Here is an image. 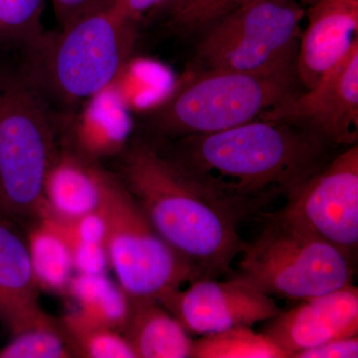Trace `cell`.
I'll return each instance as SVG.
<instances>
[{
  "mask_svg": "<svg viewBox=\"0 0 358 358\" xmlns=\"http://www.w3.org/2000/svg\"><path fill=\"white\" fill-rule=\"evenodd\" d=\"M155 143L238 223L262 217L277 200L286 201L331 162L336 147L308 129L261 120Z\"/></svg>",
  "mask_w": 358,
  "mask_h": 358,
  "instance_id": "1",
  "label": "cell"
},
{
  "mask_svg": "<svg viewBox=\"0 0 358 358\" xmlns=\"http://www.w3.org/2000/svg\"><path fill=\"white\" fill-rule=\"evenodd\" d=\"M114 159V173L196 280L232 273L244 243L239 223L201 183L148 138H131Z\"/></svg>",
  "mask_w": 358,
  "mask_h": 358,
  "instance_id": "2",
  "label": "cell"
},
{
  "mask_svg": "<svg viewBox=\"0 0 358 358\" xmlns=\"http://www.w3.org/2000/svg\"><path fill=\"white\" fill-rule=\"evenodd\" d=\"M296 69L274 72L190 71L173 91L147 112L150 140L164 143L218 133L258 119L294 94Z\"/></svg>",
  "mask_w": 358,
  "mask_h": 358,
  "instance_id": "3",
  "label": "cell"
},
{
  "mask_svg": "<svg viewBox=\"0 0 358 358\" xmlns=\"http://www.w3.org/2000/svg\"><path fill=\"white\" fill-rule=\"evenodd\" d=\"M136 26L110 2L48 34L28 56L25 75L39 91L61 102L85 103L121 76L133 53Z\"/></svg>",
  "mask_w": 358,
  "mask_h": 358,
  "instance_id": "4",
  "label": "cell"
},
{
  "mask_svg": "<svg viewBox=\"0 0 358 358\" xmlns=\"http://www.w3.org/2000/svg\"><path fill=\"white\" fill-rule=\"evenodd\" d=\"M55 119L26 75L0 71V193L22 226L50 214L45 179L57 157Z\"/></svg>",
  "mask_w": 358,
  "mask_h": 358,
  "instance_id": "5",
  "label": "cell"
},
{
  "mask_svg": "<svg viewBox=\"0 0 358 358\" xmlns=\"http://www.w3.org/2000/svg\"><path fill=\"white\" fill-rule=\"evenodd\" d=\"M238 254L237 273L272 298L306 301L352 284L353 267L339 250L274 211Z\"/></svg>",
  "mask_w": 358,
  "mask_h": 358,
  "instance_id": "6",
  "label": "cell"
},
{
  "mask_svg": "<svg viewBox=\"0 0 358 358\" xmlns=\"http://www.w3.org/2000/svg\"><path fill=\"white\" fill-rule=\"evenodd\" d=\"M100 204L110 267L129 299L159 301L195 281L189 263L160 237L114 171L101 164Z\"/></svg>",
  "mask_w": 358,
  "mask_h": 358,
  "instance_id": "7",
  "label": "cell"
},
{
  "mask_svg": "<svg viewBox=\"0 0 358 358\" xmlns=\"http://www.w3.org/2000/svg\"><path fill=\"white\" fill-rule=\"evenodd\" d=\"M303 15L293 2L250 0L199 35L194 69H296Z\"/></svg>",
  "mask_w": 358,
  "mask_h": 358,
  "instance_id": "8",
  "label": "cell"
},
{
  "mask_svg": "<svg viewBox=\"0 0 358 358\" xmlns=\"http://www.w3.org/2000/svg\"><path fill=\"white\" fill-rule=\"evenodd\" d=\"M274 212L333 245L355 264L358 246V145L334 155Z\"/></svg>",
  "mask_w": 358,
  "mask_h": 358,
  "instance_id": "9",
  "label": "cell"
},
{
  "mask_svg": "<svg viewBox=\"0 0 358 358\" xmlns=\"http://www.w3.org/2000/svg\"><path fill=\"white\" fill-rule=\"evenodd\" d=\"M257 120L300 127L336 147L357 145L358 41L313 88L294 94Z\"/></svg>",
  "mask_w": 358,
  "mask_h": 358,
  "instance_id": "10",
  "label": "cell"
},
{
  "mask_svg": "<svg viewBox=\"0 0 358 358\" xmlns=\"http://www.w3.org/2000/svg\"><path fill=\"white\" fill-rule=\"evenodd\" d=\"M188 334L219 333L236 327H253L282 312L275 299L235 274L190 282L159 301Z\"/></svg>",
  "mask_w": 358,
  "mask_h": 358,
  "instance_id": "11",
  "label": "cell"
},
{
  "mask_svg": "<svg viewBox=\"0 0 358 358\" xmlns=\"http://www.w3.org/2000/svg\"><path fill=\"white\" fill-rule=\"evenodd\" d=\"M264 334L289 358L333 339L357 336V287L350 284L282 310L268 320Z\"/></svg>",
  "mask_w": 358,
  "mask_h": 358,
  "instance_id": "12",
  "label": "cell"
},
{
  "mask_svg": "<svg viewBox=\"0 0 358 358\" xmlns=\"http://www.w3.org/2000/svg\"><path fill=\"white\" fill-rule=\"evenodd\" d=\"M310 6L296 60L306 90L338 65L358 41V0H319Z\"/></svg>",
  "mask_w": 358,
  "mask_h": 358,
  "instance_id": "13",
  "label": "cell"
},
{
  "mask_svg": "<svg viewBox=\"0 0 358 358\" xmlns=\"http://www.w3.org/2000/svg\"><path fill=\"white\" fill-rule=\"evenodd\" d=\"M21 226L0 212V324L13 336L53 320L40 308V288Z\"/></svg>",
  "mask_w": 358,
  "mask_h": 358,
  "instance_id": "14",
  "label": "cell"
},
{
  "mask_svg": "<svg viewBox=\"0 0 358 358\" xmlns=\"http://www.w3.org/2000/svg\"><path fill=\"white\" fill-rule=\"evenodd\" d=\"M85 103L79 115H54L59 145L92 162L114 159L131 140L126 103L112 84Z\"/></svg>",
  "mask_w": 358,
  "mask_h": 358,
  "instance_id": "15",
  "label": "cell"
},
{
  "mask_svg": "<svg viewBox=\"0 0 358 358\" xmlns=\"http://www.w3.org/2000/svg\"><path fill=\"white\" fill-rule=\"evenodd\" d=\"M101 164L59 145L57 157L44 185L45 199L52 216L74 221L99 208Z\"/></svg>",
  "mask_w": 358,
  "mask_h": 358,
  "instance_id": "16",
  "label": "cell"
},
{
  "mask_svg": "<svg viewBox=\"0 0 358 358\" xmlns=\"http://www.w3.org/2000/svg\"><path fill=\"white\" fill-rule=\"evenodd\" d=\"M128 300V313L120 333L134 358L192 357L193 339L159 301Z\"/></svg>",
  "mask_w": 358,
  "mask_h": 358,
  "instance_id": "17",
  "label": "cell"
},
{
  "mask_svg": "<svg viewBox=\"0 0 358 358\" xmlns=\"http://www.w3.org/2000/svg\"><path fill=\"white\" fill-rule=\"evenodd\" d=\"M26 227L30 260L39 288L67 293L74 268L69 242L60 221L49 214Z\"/></svg>",
  "mask_w": 358,
  "mask_h": 358,
  "instance_id": "18",
  "label": "cell"
},
{
  "mask_svg": "<svg viewBox=\"0 0 358 358\" xmlns=\"http://www.w3.org/2000/svg\"><path fill=\"white\" fill-rule=\"evenodd\" d=\"M67 293L79 307L76 312L85 319L121 331L128 313V296L106 274L73 275Z\"/></svg>",
  "mask_w": 358,
  "mask_h": 358,
  "instance_id": "19",
  "label": "cell"
},
{
  "mask_svg": "<svg viewBox=\"0 0 358 358\" xmlns=\"http://www.w3.org/2000/svg\"><path fill=\"white\" fill-rule=\"evenodd\" d=\"M45 0H0V49H18L26 57L43 45Z\"/></svg>",
  "mask_w": 358,
  "mask_h": 358,
  "instance_id": "20",
  "label": "cell"
},
{
  "mask_svg": "<svg viewBox=\"0 0 358 358\" xmlns=\"http://www.w3.org/2000/svg\"><path fill=\"white\" fill-rule=\"evenodd\" d=\"M192 358H289L265 334L236 327L192 341Z\"/></svg>",
  "mask_w": 358,
  "mask_h": 358,
  "instance_id": "21",
  "label": "cell"
},
{
  "mask_svg": "<svg viewBox=\"0 0 358 358\" xmlns=\"http://www.w3.org/2000/svg\"><path fill=\"white\" fill-rule=\"evenodd\" d=\"M59 322L75 357L134 358L131 346L117 329L90 322L77 312Z\"/></svg>",
  "mask_w": 358,
  "mask_h": 358,
  "instance_id": "22",
  "label": "cell"
},
{
  "mask_svg": "<svg viewBox=\"0 0 358 358\" xmlns=\"http://www.w3.org/2000/svg\"><path fill=\"white\" fill-rule=\"evenodd\" d=\"M74 352L66 338L59 319L15 334L0 350V358H73Z\"/></svg>",
  "mask_w": 358,
  "mask_h": 358,
  "instance_id": "23",
  "label": "cell"
},
{
  "mask_svg": "<svg viewBox=\"0 0 358 358\" xmlns=\"http://www.w3.org/2000/svg\"><path fill=\"white\" fill-rule=\"evenodd\" d=\"M248 1L250 0H182L169 13L167 26L176 34L199 35Z\"/></svg>",
  "mask_w": 358,
  "mask_h": 358,
  "instance_id": "24",
  "label": "cell"
},
{
  "mask_svg": "<svg viewBox=\"0 0 358 358\" xmlns=\"http://www.w3.org/2000/svg\"><path fill=\"white\" fill-rule=\"evenodd\" d=\"M73 268L78 274H106L110 267L105 245L70 240Z\"/></svg>",
  "mask_w": 358,
  "mask_h": 358,
  "instance_id": "25",
  "label": "cell"
},
{
  "mask_svg": "<svg viewBox=\"0 0 358 358\" xmlns=\"http://www.w3.org/2000/svg\"><path fill=\"white\" fill-rule=\"evenodd\" d=\"M61 29L73 22L109 6L113 0H51Z\"/></svg>",
  "mask_w": 358,
  "mask_h": 358,
  "instance_id": "26",
  "label": "cell"
},
{
  "mask_svg": "<svg viewBox=\"0 0 358 358\" xmlns=\"http://www.w3.org/2000/svg\"><path fill=\"white\" fill-rule=\"evenodd\" d=\"M358 357V336L333 339L308 350L294 353L291 358Z\"/></svg>",
  "mask_w": 358,
  "mask_h": 358,
  "instance_id": "27",
  "label": "cell"
},
{
  "mask_svg": "<svg viewBox=\"0 0 358 358\" xmlns=\"http://www.w3.org/2000/svg\"><path fill=\"white\" fill-rule=\"evenodd\" d=\"M166 0H113V4L129 20L138 22L145 13H154Z\"/></svg>",
  "mask_w": 358,
  "mask_h": 358,
  "instance_id": "28",
  "label": "cell"
},
{
  "mask_svg": "<svg viewBox=\"0 0 358 358\" xmlns=\"http://www.w3.org/2000/svg\"><path fill=\"white\" fill-rule=\"evenodd\" d=\"M181 1H182V0H166V1L162 3V6H160L157 10H164L169 14L179 6Z\"/></svg>",
  "mask_w": 358,
  "mask_h": 358,
  "instance_id": "29",
  "label": "cell"
},
{
  "mask_svg": "<svg viewBox=\"0 0 358 358\" xmlns=\"http://www.w3.org/2000/svg\"><path fill=\"white\" fill-rule=\"evenodd\" d=\"M303 3L308 4V6H313L315 2L319 1V0H300Z\"/></svg>",
  "mask_w": 358,
  "mask_h": 358,
  "instance_id": "30",
  "label": "cell"
},
{
  "mask_svg": "<svg viewBox=\"0 0 358 358\" xmlns=\"http://www.w3.org/2000/svg\"><path fill=\"white\" fill-rule=\"evenodd\" d=\"M0 212H3V213H6V212L3 210V207H2L1 193H0Z\"/></svg>",
  "mask_w": 358,
  "mask_h": 358,
  "instance_id": "31",
  "label": "cell"
}]
</instances>
